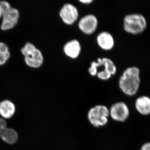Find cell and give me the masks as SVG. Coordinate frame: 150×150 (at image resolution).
<instances>
[{
  "instance_id": "cell-1",
  "label": "cell",
  "mask_w": 150,
  "mask_h": 150,
  "mask_svg": "<svg viewBox=\"0 0 150 150\" xmlns=\"http://www.w3.org/2000/svg\"><path fill=\"white\" fill-rule=\"evenodd\" d=\"M140 83V69L138 67H132L127 68L123 71L119 79L118 85L123 93L133 96L139 90Z\"/></svg>"
},
{
  "instance_id": "cell-8",
  "label": "cell",
  "mask_w": 150,
  "mask_h": 150,
  "mask_svg": "<svg viewBox=\"0 0 150 150\" xmlns=\"http://www.w3.org/2000/svg\"><path fill=\"white\" fill-rule=\"evenodd\" d=\"M59 15L65 24H74L79 18V11L77 8L70 3L65 4L59 12Z\"/></svg>"
},
{
  "instance_id": "cell-9",
  "label": "cell",
  "mask_w": 150,
  "mask_h": 150,
  "mask_svg": "<svg viewBox=\"0 0 150 150\" xmlns=\"http://www.w3.org/2000/svg\"><path fill=\"white\" fill-rule=\"evenodd\" d=\"M98 21L93 14L86 15L81 18L78 26L81 31L87 35H90L95 32L97 28Z\"/></svg>"
},
{
  "instance_id": "cell-11",
  "label": "cell",
  "mask_w": 150,
  "mask_h": 150,
  "mask_svg": "<svg viewBox=\"0 0 150 150\" xmlns=\"http://www.w3.org/2000/svg\"><path fill=\"white\" fill-rule=\"evenodd\" d=\"M63 50L66 56L71 59H75L80 54L81 48L79 41L74 39L68 41L65 44Z\"/></svg>"
},
{
  "instance_id": "cell-10",
  "label": "cell",
  "mask_w": 150,
  "mask_h": 150,
  "mask_svg": "<svg viewBox=\"0 0 150 150\" xmlns=\"http://www.w3.org/2000/svg\"><path fill=\"white\" fill-rule=\"evenodd\" d=\"M0 138L9 144H13L18 139V134L15 130L7 126L5 119L0 117Z\"/></svg>"
},
{
  "instance_id": "cell-4",
  "label": "cell",
  "mask_w": 150,
  "mask_h": 150,
  "mask_svg": "<svg viewBox=\"0 0 150 150\" xmlns=\"http://www.w3.org/2000/svg\"><path fill=\"white\" fill-rule=\"evenodd\" d=\"M0 9L2 18L1 29L3 30L12 29L18 22L19 18L18 11L12 7L10 4L6 1H0Z\"/></svg>"
},
{
  "instance_id": "cell-3",
  "label": "cell",
  "mask_w": 150,
  "mask_h": 150,
  "mask_svg": "<svg viewBox=\"0 0 150 150\" xmlns=\"http://www.w3.org/2000/svg\"><path fill=\"white\" fill-rule=\"evenodd\" d=\"M109 118V108L104 105H96L88 111V120L92 126L96 128L106 126Z\"/></svg>"
},
{
  "instance_id": "cell-15",
  "label": "cell",
  "mask_w": 150,
  "mask_h": 150,
  "mask_svg": "<svg viewBox=\"0 0 150 150\" xmlns=\"http://www.w3.org/2000/svg\"><path fill=\"white\" fill-rule=\"evenodd\" d=\"M10 56L8 46L4 42H0V66L5 64Z\"/></svg>"
},
{
  "instance_id": "cell-7",
  "label": "cell",
  "mask_w": 150,
  "mask_h": 150,
  "mask_svg": "<svg viewBox=\"0 0 150 150\" xmlns=\"http://www.w3.org/2000/svg\"><path fill=\"white\" fill-rule=\"evenodd\" d=\"M109 116L115 122L123 123L130 115L129 106L125 102L119 101L113 103L109 108Z\"/></svg>"
},
{
  "instance_id": "cell-14",
  "label": "cell",
  "mask_w": 150,
  "mask_h": 150,
  "mask_svg": "<svg viewBox=\"0 0 150 150\" xmlns=\"http://www.w3.org/2000/svg\"><path fill=\"white\" fill-rule=\"evenodd\" d=\"M15 111V105L10 100H5L0 102V115L5 120L12 117Z\"/></svg>"
},
{
  "instance_id": "cell-12",
  "label": "cell",
  "mask_w": 150,
  "mask_h": 150,
  "mask_svg": "<svg viewBox=\"0 0 150 150\" xmlns=\"http://www.w3.org/2000/svg\"><path fill=\"white\" fill-rule=\"evenodd\" d=\"M97 42L99 47L105 51L111 50L115 44L114 38L112 35L106 31L100 33L98 35Z\"/></svg>"
},
{
  "instance_id": "cell-17",
  "label": "cell",
  "mask_w": 150,
  "mask_h": 150,
  "mask_svg": "<svg viewBox=\"0 0 150 150\" xmlns=\"http://www.w3.org/2000/svg\"><path fill=\"white\" fill-rule=\"evenodd\" d=\"M79 1L83 4H91L93 2V0H80Z\"/></svg>"
},
{
  "instance_id": "cell-13",
  "label": "cell",
  "mask_w": 150,
  "mask_h": 150,
  "mask_svg": "<svg viewBox=\"0 0 150 150\" xmlns=\"http://www.w3.org/2000/svg\"><path fill=\"white\" fill-rule=\"evenodd\" d=\"M136 110L140 114L147 115L150 114V98L146 96L139 97L135 103Z\"/></svg>"
},
{
  "instance_id": "cell-6",
  "label": "cell",
  "mask_w": 150,
  "mask_h": 150,
  "mask_svg": "<svg viewBox=\"0 0 150 150\" xmlns=\"http://www.w3.org/2000/svg\"><path fill=\"white\" fill-rule=\"evenodd\" d=\"M147 22L144 16L140 13L127 15L123 20V28L126 32L133 34L140 33L145 30Z\"/></svg>"
},
{
  "instance_id": "cell-16",
  "label": "cell",
  "mask_w": 150,
  "mask_h": 150,
  "mask_svg": "<svg viewBox=\"0 0 150 150\" xmlns=\"http://www.w3.org/2000/svg\"><path fill=\"white\" fill-rule=\"evenodd\" d=\"M140 150H150V142H147L143 144Z\"/></svg>"
},
{
  "instance_id": "cell-2",
  "label": "cell",
  "mask_w": 150,
  "mask_h": 150,
  "mask_svg": "<svg viewBox=\"0 0 150 150\" xmlns=\"http://www.w3.org/2000/svg\"><path fill=\"white\" fill-rule=\"evenodd\" d=\"M117 68L114 62L109 58H98L96 62H93L89 68L88 72L92 76H97L101 80L109 79L115 75Z\"/></svg>"
},
{
  "instance_id": "cell-5",
  "label": "cell",
  "mask_w": 150,
  "mask_h": 150,
  "mask_svg": "<svg viewBox=\"0 0 150 150\" xmlns=\"http://www.w3.org/2000/svg\"><path fill=\"white\" fill-rule=\"evenodd\" d=\"M21 51L24 56L25 62L28 67L36 69L43 64L44 58L42 52L32 43L27 42Z\"/></svg>"
},
{
  "instance_id": "cell-18",
  "label": "cell",
  "mask_w": 150,
  "mask_h": 150,
  "mask_svg": "<svg viewBox=\"0 0 150 150\" xmlns=\"http://www.w3.org/2000/svg\"><path fill=\"white\" fill-rule=\"evenodd\" d=\"M2 18V12L1 9H0V18Z\"/></svg>"
}]
</instances>
